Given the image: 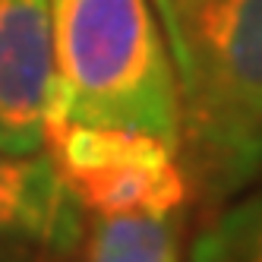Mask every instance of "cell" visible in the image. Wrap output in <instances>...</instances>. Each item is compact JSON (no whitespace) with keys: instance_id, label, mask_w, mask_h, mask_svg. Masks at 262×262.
Returning a JSON list of instances; mask_svg holds the SVG:
<instances>
[{"instance_id":"obj_8","label":"cell","mask_w":262,"mask_h":262,"mask_svg":"<svg viewBox=\"0 0 262 262\" xmlns=\"http://www.w3.org/2000/svg\"><path fill=\"white\" fill-rule=\"evenodd\" d=\"M199 4L202 0H152V10L158 16V26H161V35H164V45H167L171 60L186 45V35H190V26H193L196 13H199Z\"/></svg>"},{"instance_id":"obj_9","label":"cell","mask_w":262,"mask_h":262,"mask_svg":"<svg viewBox=\"0 0 262 262\" xmlns=\"http://www.w3.org/2000/svg\"><path fill=\"white\" fill-rule=\"evenodd\" d=\"M10 243H19V240L0 237V262H19V250H16V247H10Z\"/></svg>"},{"instance_id":"obj_6","label":"cell","mask_w":262,"mask_h":262,"mask_svg":"<svg viewBox=\"0 0 262 262\" xmlns=\"http://www.w3.org/2000/svg\"><path fill=\"white\" fill-rule=\"evenodd\" d=\"M79 243L82 262H183L180 212L92 218Z\"/></svg>"},{"instance_id":"obj_1","label":"cell","mask_w":262,"mask_h":262,"mask_svg":"<svg viewBox=\"0 0 262 262\" xmlns=\"http://www.w3.org/2000/svg\"><path fill=\"white\" fill-rule=\"evenodd\" d=\"M45 120L136 129L180 152V98L152 0H48Z\"/></svg>"},{"instance_id":"obj_4","label":"cell","mask_w":262,"mask_h":262,"mask_svg":"<svg viewBox=\"0 0 262 262\" xmlns=\"http://www.w3.org/2000/svg\"><path fill=\"white\" fill-rule=\"evenodd\" d=\"M51 76V4L0 0V152L35 155L45 148Z\"/></svg>"},{"instance_id":"obj_7","label":"cell","mask_w":262,"mask_h":262,"mask_svg":"<svg viewBox=\"0 0 262 262\" xmlns=\"http://www.w3.org/2000/svg\"><path fill=\"white\" fill-rule=\"evenodd\" d=\"M190 262H262V186L209 221L193 243Z\"/></svg>"},{"instance_id":"obj_5","label":"cell","mask_w":262,"mask_h":262,"mask_svg":"<svg viewBox=\"0 0 262 262\" xmlns=\"http://www.w3.org/2000/svg\"><path fill=\"white\" fill-rule=\"evenodd\" d=\"M85 212L45 152H0V237L70 253L85 234Z\"/></svg>"},{"instance_id":"obj_2","label":"cell","mask_w":262,"mask_h":262,"mask_svg":"<svg viewBox=\"0 0 262 262\" xmlns=\"http://www.w3.org/2000/svg\"><path fill=\"white\" fill-rule=\"evenodd\" d=\"M171 63L190 193L221 205L262 177V0H202Z\"/></svg>"},{"instance_id":"obj_3","label":"cell","mask_w":262,"mask_h":262,"mask_svg":"<svg viewBox=\"0 0 262 262\" xmlns=\"http://www.w3.org/2000/svg\"><path fill=\"white\" fill-rule=\"evenodd\" d=\"M41 152L92 218L174 215L190 199L180 155L148 133L45 120Z\"/></svg>"}]
</instances>
